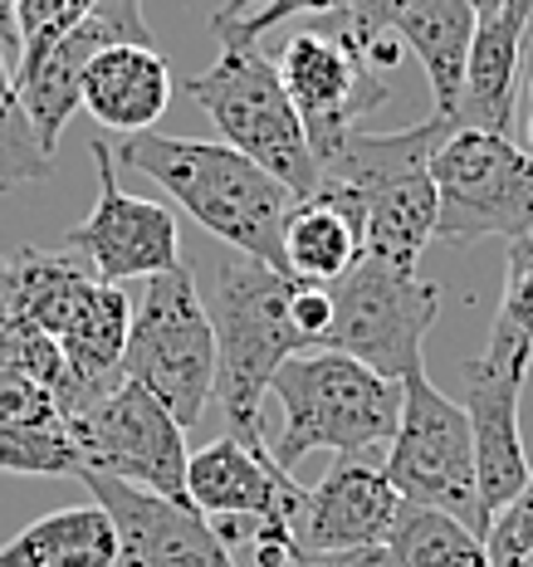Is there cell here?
<instances>
[{
	"label": "cell",
	"instance_id": "cell-1",
	"mask_svg": "<svg viewBox=\"0 0 533 567\" xmlns=\"http://www.w3.org/2000/svg\"><path fill=\"white\" fill-rule=\"evenodd\" d=\"M123 167L157 182L201 230H211L235 255H250L259 265L289 275L284 259V216L294 196L259 162L235 152L230 142H196L167 133H133L117 147Z\"/></svg>",
	"mask_w": 533,
	"mask_h": 567
},
{
	"label": "cell",
	"instance_id": "cell-2",
	"mask_svg": "<svg viewBox=\"0 0 533 567\" xmlns=\"http://www.w3.org/2000/svg\"><path fill=\"white\" fill-rule=\"evenodd\" d=\"M289 279L250 255H225L211 284V328H216V401L230 416V435L245 445H265L269 382L294 352H309L289 318Z\"/></svg>",
	"mask_w": 533,
	"mask_h": 567
},
{
	"label": "cell",
	"instance_id": "cell-3",
	"mask_svg": "<svg viewBox=\"0 0 533 567\" xmlns=\"http://www.w3.org/2000/svg\"><path fill=\"white\" fill-rule=\"evenodd\" d=\"M269 396L279 401L284 425L269 441L279 470H294L304 455H377L392 445L401 416V382H387L348 352H294L275 372Z\"/></svg>",
	"mask_w": 533,
	"mask_h": 567
},
{
	"label": "cell",
	"instance_id": "cell-4",
	"mask_svg": "<svg viewBox=\"0 0 533 567\" xmlns=\"http://www.w3.org/2000/svg\"><path fill=\"white\" fill-rule=\"evenodd\" d=\"M182 89L221 127L225 142L289 186L294 200L318 192V162L299 113L279 84L275 59H265L250 40H221L216 64L206 74H192Z\"/></svg>",
	"mask_w": 533,
	"mask_h": 567
},
{
	"label": "cell",
	"instance_id": "cell-5",
	"mask_svg": "<svg viewBox=\"0 0 533 567\" xmlns=\"http://www.w3.org/2000/svg\"><path fill=\"white\" fill-rule=\"evenodd\" d=\"M123 377L157 396L186 431L216 401V328L186 265L147 279L127 323Z\"/></svg>",
	"mask_w": 533,
	"mask_h": 567
},
{
	"label": "cell",
	"instance_id": "cell-6",
	"mask_svg": "<svg viewBox=\"0 0 533 567\" xmlns=\"http://www.w3.org/2000/svg\"><path fill=\"white\" fill-rule=\"evenodd\" d=\"M328 293H334V323L324 333V348L367 362L387 382H401L421 368L426 333L441 318L435 279H421V269L411 265L362 255L348 275L328 284Z\"/></svg>",
	"mask_w": 533,
	"mask_h": 567
},
{
	"label": "cell",
	"instance_id": "cell-7",
	"mask_svg": "<svg viewBox=\"0 0 533 567\" xmlns=\"http://www.w3.org/2000/svg\"><path fill=\"white\" fill-rule=\"evenodd\" d=\"M382 475L401 499L431 504L484 538L470 416L426 377V368L401 377V416L392 445L382 451Z\"/></svg>",
	"mask_w": 533,
	"mask_h": 567
},
{
	"label": "cell",
	"instance_id": "cell-8",
	"mask_svg": "<svg viewBox=\"0 0 533 567\" xmlns=\"http://www.w3.org/2000/svg\"><path fill=\"white\" fill-rule=\"evenodd\" d=\"M435 240H519L533 235V157L500 133L455 127L431 152Z\"/></svg>",
	"mask_w": 533,
	"mask_h": 567
},
{
	"label": "cell",
	"instance_id": "cell-9",
	"mask_svg": "<svg viewBox=\"0 0 533 567\" xmlns=\"http://www.w3.org/2000/svg\"><path fill=\"white\" fill-rule=\"evenodd\" d=\"M69 435H74L79 470L192 504L186 499V460H192L186 455V425H176L172 411L152 392H142L137 382L123 377L99 401L74 411Z\"/></svg>",
	"mask_w": 533,
	"mask_h": 567
},
{
	"label": "cell",
	"instance_id": "cell-10",
	"mask_svg": "<svg viewBox=\"0 0 533 567\" xmlns=\"http://www.w3.org/2000/svg\"><path fill=\"white\" fill-rule=\"evenodd\" d=\"M93 167H99V200L74 230L64 235V250L89 265L93 279L103 284H127V279H152L162 269L182 265V230L176 216L157 200L127 196L117 186V157L103 142L89 147Z\"/></svg>",
	"mask_w": 533,
	"mask_h": 567
},
{
	"label": "cell",
	"instance_id": "cell-11",
	"mask_svg": "<svg viewBox=\"0 0 533 567\" xmlns=\"http://www.w3.org/2000/svg\"><path fill=\"white\" fill-rule=\"evenodd\" d=\"M279 84L289 93L294 113L304 123L309 152L318 142L348 133L358 117L377 113L387 103V69L372 64V54H362L358 44L338 40L334 30L309 25L294 30L279 50Z\"/></svg>",
	"mask_w": 533,
	"mask_h": 567
},
{
	"label": "cell",
	"instance_id": "cell-12",
	"mask_svg": "<svg viewBox=\"0 0 533 567\" xmlns=\"http://www.w3.org/2000/svg\"><path fill=\"white\" fill-rule=\"evenodd\" d=\"M74 480H84L93 504H103V514L113 518L117 567H235L211 518L196 514L192 504L162 499L152 489L93 475V470H79Z\"/></svg>",
	"mask_w": 533,
	"mask_h": 567
},
{
	"label": "cell",
	"instance_id": "cell-13",
	"mask_svg": "<svg viewBox=\"0 0 533 567\" xmlns=\"http://www.w3.org/2000/svg\"><path fill=\"white\" fill-rule=\"evenodd\" d=\"M529 368L480 352L465 362V416L470 435H475V484H480V518L490 534L494 514L524 494L533 475L524 455V435H519V396H524Z\"/></svg>",
	"mask_w": 533,
	"mask_h": 567
},
{
	"label": "cell",
	"instance_id": "cell-14",
	"mask_svg": "<svg viewBox=\"0 0 533 567\" xmlns=\"http://www.w3.org/2000/svg\"><path fill=\"white\" fill-rule=\"evenodd\" d=\"M397 509H401V494L382 475V460L334 455L324 480L314 489H304L294 534H299L304 553L377 548V543H387V534H392Z\"/></svg>",
	"mask_w": 533,
	"mask_h": 567
},
{
	"label": "cell",
	"instance_id": "cell-15",
	"mask_svg": "<svg viewBox=\"0 0 533 567\" xmlns=\"http://www.w3.org/2000/svg\"><path fill=\"white\" fill-rule=\"evenodd\" d=\"M186 499L206 518H284L294 524L304 484L289 470H279L265 445L221 435L186 460Z\"/></svg>",
	"mask_w": 533,
	"mask_h": 567
},
{
	"label": "cell",
	"instance_id": "cell-16",
	"mask_svg": "<svg viewBox=\"0 0 533 567\" xmlns=\"http://www.w3.org/2000/svg\"><path fill=\"white\" fill-rule=\"evenodd\" d=\"M529 30H533V0H504L494 16H484L475 25L465 59V89H460L455 103L460 127L509 137L519 109V59H524Z\"/></svg>",
	"mask_w": 533,
	"mask_h": 567
},
{
	"label": "cell",
	"instance_id": "cell-17",
	"mask_svg": "<svg viewBox=\"0 0 533 567\" xmlns=\"http://www.w3.org/2000/svg\"><path fill=\"white\" fill-rule=\"evenodd\" d=\"M172 64L157 44H109L89 59L79 109H89L93 123L133 137L147 133L172 103Z\"/></svg>",
	"mask_w": 533,
	"mask_h": 567
},
{
	"label": "cell",
	"instance_id": "cell-18",
	"mask_svg": "<svg viewBox=\"0 0 533 567\" xmlns=\"http://www.w3.org/2000/svg\"><path fill=\"white\" fill-rule=\"evenodd\" d=\"M284 259L294 279L334 284L362 259V206L338 186H318L284 216Z\"/></svg>",
	"mask_w": 533,
	"mask_h": 567
},
{
	"label": "cell",
	"instance_id": "cell-19",
	"mask_svg": "<svg viewBox=\"0 0 533 567\" xmlns=\"http://www.w3.org/2000/svg\"><path fill=\"white\" fill-rule=\"evenodd\" d=\"M109 44H127V40H117V30L109 25V20L89 16L84 25L69 30L54 50H44L34 64L16 69L20 103H25L34 133H40V147L50 152V157H54L59 133H64L69 117H74V109H79V84H84L89 59L99 50H109Z\"/></svg>",
	"mask_w": 533,
	"mask_h": 567
},
{
	"label": "cell",
	"instance_id": "cell-20",
	"mask_svg": "<svg viewBox=\"0 0 533 567\" xmlns=\"http://www.w3.org/2000/svg\"><path fill=\"white\" fill-rule=\"evenodd\" d=\"M89 284H93L89 265L69 250L50 255V250L25 245V250L0 255V293H6L10 313L44 338L64 333V323L79 309V299L89 293Z\"/></svg>",
	"mask_w": 533,
	"mask_h": 567
},
{
	"label": "cell",
	"instance_id": "cell-21",
	"mask_svg": "<svg viewBox=\"0 0 533 567\" xmlns=\"http://www.w3.org/2000/svg\"><path fill=\"white\" fill-rule=\"evenodd\" d=\"M475 10L470 0H407V10L397 16L392 40H401L417 64L431 79L435 93V113L455 117L460 89H465V59H470V40H475Z\"/></svg>",
	"mask_w": 533,
	"mask_h": 567
},
{
	"label": "cell",
	"instance_id": "cell-22",
	"mask_svg": "<svg viewBox=\"0 0 533 567\" xmlns=\"http://www.w3.org/2000/svg\"><path fill=\"white\" fill-rule=\"evenodd\" d=\"M0 567H117V528L103 504L54 509L0 543Z\"/></svg>",
	"mask_w": 533,
	"mask_h": 567
},
{
	"label": "cell",
	"instance_id": "cell-23",
	"mask_svg": "<svg viewBox=\"0 0 533 567\" xmlns=\"http://www.w3.org/2000/svg\"><path fill=\"white\" fill-rule=\"evenodd\" d=\"M435 240V182L431 167L397 176L362 196V255L421 265V250Z\"/></svg>",
	"mask_w": 533,
	"mask_h": 567
},
{
	"label": "cell",
	"instance_id": "cell-24",
	"mask_svg": "<svg viewBox=\"0 0 533 567\" xmlns=\"http://www.w3.org/2000/svg\"><path fill=\"white\" fill-rule=\"evenodd\" d=\"M387 553L401 567H490V548L475 528L411 499H401L397 524L387 534Z\"/></svg>",
	"mask_w": 533,
	"mask_h": 567
},
{
	"label": "cell",
	"instance_id": "cell-25",
	"mask_svg": "<svg viewBox=\"0 0 533 567\" xmlns=\"http://www.w3.org/2000/svg\"><path fill=\"white\" fill-rule=\"evenodd\" d=\"M44 176H54V157L40 147V133H34L25 103H20L10 54L0 50V192L44 182Z\"/></svg>",
	"mask_w": 533,
	"mask_h": 567
},
{
	"label": "cell",
	"instance_id": "cell-26",
	"mask_svg": "<svg viewBox=\"0 0 533 567\" xmlns=\"http://www.w3.org/2000/svg\"><path fill=\"white\" fill-rule=\"evenodd\" d=\"M0 470L10 475H79V451L64 416L0 425Z\"/></svg>",
	"mask_w": 533,
	"mask_h": 567
},
{
	"label": "cell",
	"instance_id": "cell-27",
	"mask_svg": "<svg viewBox=\"0 0 533 567\" xmlns=\"http://www.w3.org/2000/svg\"><path fill=\"white\" fill-rule=\"evenodd\" d=\"M0 368L34 377L50 396H59V386H64V352H59V342L20 323L10 313L6 293H0Z\"/></svg>",
	"mask_w": 533,
	"mask_h": 567
},
{
	"label": "cell",
	"instance_id": "cell-28",
	"mask_svg": "<svg viewBox=\"0 0 533 567\" xmlns=\"http://www.w3.org/2000/svg\"><path fill=\"white\" fill-rule=\"evenodd\" d=\"M93 6H99V0H16V25H20L16 69H25L44 50H54L69 30H79L93 16Z\"/></svg>",
	"mask_w": 533,
	"mask_h": 567
},
{
	"label": "cell",
	"instance_id": "cell-29",
	"mask_svg": "<svg viewBox=\"0 0 533 567\" xmlns=\"http://www.w3.org/2000/svg\"><path fill=\"white\" fill-rule=\"evenodd\" d=\"M401 10H407V0H348V10L318 16L314 25L334 30L338 40H348V44H358L362 54H372L382 40H392V25H397Z\"/></svg>",
	"mask_w": 533,
	"mask_h": 567
},
{
	"label": "cell",
	"instance_id": "cell-30",
	"mask_svg": "<svg viewBox=\"0 0 533 567\" xmlns=\"http://www.w3.org/2000/svg\"><path fill=\"white\" fill-rule=\"evenodd\" d=\"M50 416H64V411L54 406V396L44 392V386L34 382V377L0 368V425H16V421H50Z\"/></svg>",
	"mask_w": 533,
	"mask_h": 567
},
{
	"label": "cell",
	"instance_id": "cell-31",
	"mask_svg": "<svg viewBox=\"0 0 533 567\" xmlns=\"http://www.w3.org/2000/svg\"><path fill=\"white\" fill-rule=\"evenodd\" d=\"M338 10H348V0H269V6H259L255 16H245L240 25H230L221 34V40H259V34H269L275 25H284V20H299V16H338Z\"/></svg>",
	"mask_w": 533,
	"mask_h": 567
},
{
	"label": "cell",
	"instance_id": "cell-32",
	"mask_svg": "<svg viewBox=\"0 0 533 567\" xmlns=\"http://www.w3.org/2000/svg\"><path fill=\"white\" fill-rule=\"evenodd\" d=\"M484 548H490V558H509V553H533V475L524 484V494H519L509 509L494 514L490 534H484Z\"/></svg>",
	"mask_w": 533,
	"mask_h": 567
},
{
	"label": "cell",
	"instance_id": "cell-33",
	"mask_svg": "<svg viewBox=\"0 0 533 567\" xmlns=\"http://www.w3.org/2000/svg\"><path fill=\"white\" fill-rule=\"evenodd\" d=\"M289 318H294V328L304 333V342L318 348L324 333H328V323H334V293H328V284L289 279Z\"/></svg>",
	"mask_w": 533,
	"mask_h": 567
},
{
	"label": "cell",
	"instance_id": "cell-34",
	"mask_svg": "<svg viewBox=\"0 0 533 567\" xmlns=\"http://www.w3.org/2000/svg\"><path fill=\"white\" fill-rule=\"evenodd\" d=\"M93 16L109 20V25L117 30V40L157 44V40H152V30H147V16H142V0H99V6H93Z\"/></svg>",
	"mask_w": 533,
	"mask_h": 567
},
{
	"label": "cell",
	"instance_id": "cell-35",
	"mask_svg": "<svg viewBox=\"0 0 533 567\" xmlns=\"http://www.w3.org/2000/svg\"><path fill=\"white\" fill-rule=\"evenodd\" d=\"M294 567H401L392 553H387V543H377V548H342V553H304Z\"/></svg>",
	"mask_w": 533,
	"mask_h": 567
},
{
	"label": "cell",
	"instance_id": "cell-36",
	"mask_svg": "<svg viewBox=\"0 0 533 567\" xmlns=\"http://www.w3.org/2000/svg\"><path fill=\"white\" fill-rule=\"evenodd\" d=\"M259 6H269V0H225V6L216 10V16H211V30H216V34H225L230 25H240L245 16H255Z\"/></svg>",
	"mask_w": 533,
	"mask_h": 567
},
{
	"label": "cell",
	"instance_id": "cell-37",
	"mask_svg": "<svg viewBox=\"0 0 533 567\" xmlns=\"http://www.w3.org/2000/svg\"><path fill=\"white\" fill-rule=\"evenodd\" d=\"M0 50L20 59V25H16V0H0Z\"/></svg>",
	"mask_w": 533,
	"mask_h": 567
},
{
	"label": "cell",
	"instance_id": "cell-38",
	"mask_svg": "<svg viewBox=\"0 0 533 567\" xmlns=\"http://www.w3.org/2000/svg\"><path fill=\"white\" fill-rule=\"evenodd\" d=\"M504 0H470V10H475V20H484V16H494Z\"/></svg>",
	"mask_w": 533,
	"mask_h": 567
},
{
	"label": "cell",
	"instance_id": "cell-39",
	"mask_svg": "<svg viewBox=\"0 0 533 567\" xmlns=\"http://www.w3.org/2000/svg\"><path fill=\"white\" fill-rule=\"evenodd\" d=\"M524 152H529V157H533V117H529V147H524Z\"/></svg>",
	"mask_w": 533,
	"mask_h": 567
},
{
	"label": "cell",
	"instance_id": "cell-40",
	"mask_svg": "<svg viewBox=\"0 0 533 567\" xmlns=\"http://www.w3.org/2000/svg\"><path fill=\"white\" fill-rule=\"evenodd\" d=\"M529 99H533V79H529Z\"/></svg>",
	"mask_w": 533,
	"mask_h": 567
}]
</instances>
